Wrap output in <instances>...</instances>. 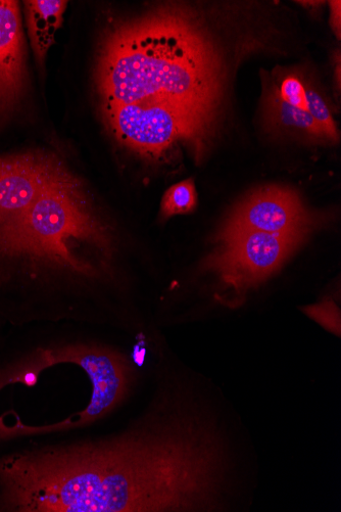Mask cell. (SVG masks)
Masks as SVG:
<instances>
[{"label":"cell","mask_w":341,"mask_h":512,"mask_svg":"<svg viewBox=\"0 0 341 512\" xmlns=\"http://www.w3.org/2000/svg\"><path fill=\"white\" fill-rule=\"evenodd\" d=\"M68 2L64 0H27L25 22L34 56L43 65L55 44L56 34L64 22Z\"/></svg>","instance_id":"9c48e42d"},{"label":"cell","mask_w":341,"mask_h":512,"mask_svg":"<svg viewBox=\"0 0 341 512\" xmlns=\"http://www.w3.org/2000/svg\"><path fill=\"white\" fill-rule=\"evenodd\" d=\"M26 62L20 4L0 0V121L16 110L25 96Z\"/></svg>","instance_id":"ba28073f"},{"label":"cell","mask_w":341,"mask_h":512,"mask_svg":"<svg viewBox=\"0 0 341 512\" xmlns=\"http://www.w3.org/2000/svg\"><path fill=\"white\" fill-rule=\"evenodd\" d=\"M306 90L309 113L321 129L326 141L337 143L339 138L337 126L323 93L309 78H306Z\"/></svg>","instance_id":"7c38bea8"},{"label":"cell","mask_w":341,"mask_h":512,"mask_svg":"<svg viewBox=\"0 0 341 512\" xmlns=\"http://www.w3.org/2000/svg\"><path fill=\"white\" fill-rule=\"evenodd\" d=\"M319 224L301 197L282 186H266L240 202L222 231H257L309 236Z\"/></svg>","instance_id":"8992f818"},{"label":"cell","mask_w":341,"mask_h":512,"mask_svg":"<svg viewBox=\"0 0 341 512\" xmlns=\"http://www.w3.org/2000/svg\"><path fill=\"white\" fill-rule=\"evenodd\" d=\"M270 89L284 103L309 112L306 78L302 74H287L281 78L278 86H273Z\"/></svg>","instance_id":"4fadbf2b"},{"label":"cell","mask_w":341,"mask_h":512,"mask_svg":"<svg viewBox=\"0 0 341 512\" xmlns=\"http://www.w3.org/2000/svg\"><path fill=\"white\" fill-rule=\"evenodd\" d=\"M89 248L109 261L112 235L84 184L66 166L26 210L0 229V256L25 257L35 268L52 269L80 282L105 274L85 258Z\"/></svg>","instance_id":"3957f363"},{"label":"cell","mask_w":341,"mask_h":512,"mask_svg":"<svg viewBox=\"0 0 341 512\" xmlns=\"http://www.w3.org/2000/svg\"><path fill=\"white\" fill-rule=\"evenodd\" d=\"M64 165L43 151L0 157V229L26 210Z\"/></svg>","instance_id":"52a82bcc"},{"label":"cell","mask_w":341,"mask_h":512,"mask_svg":"<svg viewBox=\"0 0 341 512\" xmlns=\"http://www.w3.org/2000/svg\"><path fill=\"white\" fill-rule=\"evenodd\" d=\"M101 112L117 141L141 157L163 159L181 144L197 160L206 154L212 128L197 118L157 106L127 105Z\"/></svg>","instance_id":"277c9868"},{"label":"cell","mask_w":341,"mask_h":512,"mask_svg":"<svg viewBox=\"0 0 341 512\" xmlns=\"http://www.w3.org/2000/svg\"><path fill=\"white\" fill-rule=\"evenodd\" d=\"M209 28L199 13L175 3L114 21L96 53L100 108L164 107L211 127L229 71Z\"/></svg>","instance_id":"7a4b0ae2"},{"label":"cell","mask_w":341,"mask_h":512,"mask_svg":"<svg viewBox=\"0 0 341 512\" xmlns=\"http://www.w3.org/2000/svg\"><path fill=\"white\" fill-rule=\"evenodd\" d=\"M306 313L330 332L340 333V315L332 302H324L305 309Z\"/></svg>","instance_id":"5bb4252c"},{"label":"cell","mask_w":341,"mask_h":512,"mask_svg":"<svg viewBox=\"0 0 341 512\" xmlns=\"http://www.w3.org/2000/svg\"><path fill=\"white\" fill-rule=\"evenodd\" d=\"M228 474L213 413L192 388L167 384L121 432L0 459V511H219Z\"/></svg>","instance_id":"6da1fadb"},{"label":"cell","mask_w":341,"mask_h":512,"mask_svg":"<svg viewBox=\"0 0 341 512\" xmlns=\"http://www.w3.org/2000/svg\"><path fill=\"white\" fill-rule=\"evenodd\" d=\"M264 101L266 117L271 126L299 134L312 141L327 143L324 134L309 112L284 103L270 88Z\"/></svg>","instance_id":"30bf717a"},{"label":"cell","mask_w":341,"mask_h":512,"mask_svg":"<svg viewBox=\"0 0 341 512\" xmlns=\"http://www.w3.org/2000/svg\"><path fill=\"white\" fill-rule=\"evenodd\" d=\"M198 193L192 179H186L173 186L166 192L161 204V216L164 219L187 214L197 208Z\"/></svg>","instance_id":"8fae6325"},{"label":"cell","mask_w":341,"mask_h":512,"mask_svg":"<svg viewBox=\"0 0 341 512\" xmlns=\"http://www.w3.org/2000/svg\"><path fill=\"white\" fill-rule=\"evenodd\" d=\"M308 236L257 231H222L209 266L235 297L261 286L295 254Z\"/></svg>","instance_id":"5b68a950"},{"label":"cell","mask_w":341,"mask_h":512,"mask_svg":"<svg viewBox=\"0 0 341 512\" xmlns=\"http://www.w3.org/2000/svg\"><path fill=\"white\" fill-rule=\"evenodd\" d=\"M340 2H331V23L334 30L337 31V37L340 36Z\"/></svg>","instance_id":"9a60e30c"}]
</instances>
